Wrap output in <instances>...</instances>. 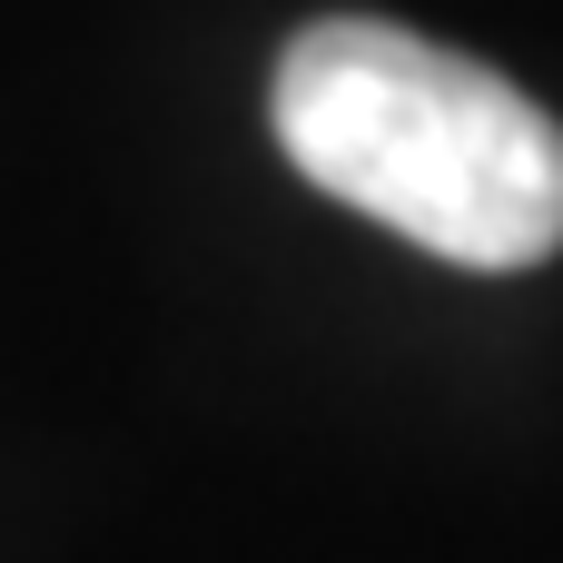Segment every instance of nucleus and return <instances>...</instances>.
Wrapping results in <instances>:
<instances>
[{
    "label": "nucleus",
    "mask_w": 563,
    "mask_h": 563,
    "mask_svg": "<svg viewBox=\"0 0 563 563\" xmlns=\"http://www.w3.org/2000/svg\"><path fill=\"white\" fill-rule=\"evenodd\" d=\"M277 148L336 208L455 267H534L563 247V129L485 59L396 30L317 20L277 59Z\"/></svg>",
    "instance_id": "nucleus-1"
}]
</instances>
